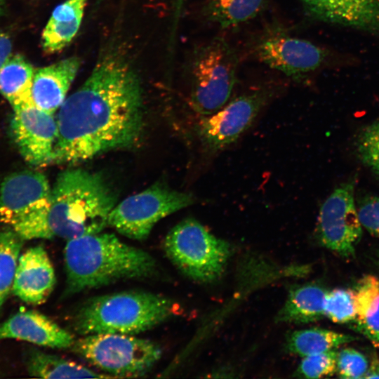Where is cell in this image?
<instances>
[{
  "mask_svg": "<svg viewBox=\"0 0 379 379\" xmlns=\"http://www.w3.org/2000/svg\"><path fill=\"white\" fill-rule=\"evenodd\" d=\"M142 119L138 75L121 55L107 53L59 108L52 161L77 163L128 147L140 137Z\"/></svg>",
  "mask_w": 379,
  "mask_h": 379,
  "instance_id": "cell-1",
  "label": "cell"
},
{
  "mask_svg": "<svg viewBox=\"0 0 379 379\" xmlns=\"http://www.w3.org/2000/svg\"><path fill=\"white\" fill-rule=\"evenodd\" d=\"M64 258L65 298L122 279L149 278L157 269L154 258L147 252L108 233L67 240Z\"/></svg>",
  "mask_w": 379,
  "mask_h": 379,
  "instance_id": "cell-2",
  "label": "cell"
},
{
  "mask_svg": "<svg viewBox=\"0 0 379 379\" xmlns=\"http://www.w3.org/2000/svg\"><path fill=\"white\" fill-rule=\"evenodd\" d=\"M117 201L101 174L81 168L61 172L51 190L43 239L101 232Z\"/></svg>",
  "mask_w": 379,
  "mask_h": 379,
  "instance_id": "cell-3",
  "label": "cell"
},
{
  "mask_svg": "<svg viewBox=\"0 0 379 379\" xmlns=\"http://www.w3.org/2000/svg\"><path fill=\"white\" fill-rule=\"evenodd\" d=\"M175 303L144 291H124L91 298L75 312L72 328L81 335L96 333L135 335L171 317Z\"/></svg>",
  "mask_w": 379,
  "mask_h": 379,
  "instance_id": "cell-4",
  "label": "cell"
},
{
  "mask_svg": "<svg viewBox=\"0 0 379 379\" xmlns=\"http://www.w3.org/2000/svg\"><path fill=\"white\" fill-rule=\"evenodd\" d=\"M190 65L191 107L201 116L211 115L231 95L236 82L237 55L225 39L215 38L194 51Z\"/></svg>",
  "mask_w": 379,
  "mask_h": 379,
  "instance_id": "cell-5",
  "label": "cell"
},
{
  "mask_svg": "<svg viewBox=\"0 0 379 379\" xmlns=\"http://www.w3.org/2000/svg\"><path fill=\"white\" fill-rule=\"evenodd\" d=\"M164 251L170 260L194 280L210 282L223 273L231 246L194 218H186L167 234Z\"/></svg>",
  "mask_w": 379,
  "mask_h": 379,
  "instance_id": "cell-6",
  "label": "cell"
},
{
  "mask_svg": "<svg viewBox=\"0 0 379 379\" xmlns=\"http://www.w3.org/2000/svg\"><path fill=\"white\" fill-rule=\"evenodd\" d=\"M71 348L112 378L142 376L161 356V350L154 342L121 333L82 335L74 341Z\"/></svg>",
  "mask_w": 379,
  "mask_h": 379,
  "instance_id": "cell-7",
  "label": "cell"
},
{
  "mask_svg": "<svg viewBox=\"0 0 379 379\" xmlns=\"http://www.w3.org/2000/svg\"><path fill=\"white\" fill-rule=\"evenodd\" d=\"M51 187L46 177L32 171L7 176L0 185V220L22 238H27L44 225Z\"/></svg>",
  "mask_w": 379,
  "mask_h": 379,
  "instance_id": "cell-8",
  "label": "cell"
},
{
  "mask_svg": "<svg viewBox=\"0 0 379 379\" xmlns=\"http://www.w3.org/2000/svg\"><path fill=\"white\" fill-rule=\"evenodd\" d=\"M194 201L192 194L158 182L116 205L109 213L108 225L125 237L142 241L159 220Z\"/></svg>",
  "mask_w": 379,
  "mask_h": 379,
  "instance_id": "cell-9",
  "label": "cell"
},
{
  "mask_svg": "<svg viewBox=\"0 0 379 379\" xmlns=\"http://www.w3.org/2000/svg\"><path fill=\"white\" fill-rule=\"evenodd\" d=\"M253 49L260 62L294 79L321 68L331 55L327 49L292 36L279 26L267 28Z\"/></svg>",
  "mask_w": 379,
  "mask_h": 379,
  "instance_id": "cell-10",
  "label": "cell"
},
{
  "mask_svg": "<svg viewBox=\"0 0 379 379\" xmlns=\"http://www.w3.org/2000/svg\"><path fill=\"white\" fill-rule=\"evenodd\" d=\"M270 93L260 88L243 94L215 113L201 116L195 130L204 149L217 152L235 142L253 123Z\"/></svg>",
  "mask_w": 379,
  "mask_h": 379,
  "instance_id": "cell-11",
  "label": "cell"
},
{
  "mask_svg": "<svg viewBox=\"0 0 379 379\" xmlns=\"http://www.w3.org/2000/svg\"><path fill=\"white\" fill-rule=\"evenodd\" d=\"M354 190V182L336 188L321 206L316 227L319 243L343 257L354 255L362 234Z\"/></svg>",
  "mask_w": 379,
  "mask_h": 379,
  "instance_id": "cell-12",
  "label": "cell"
},
{
  "mask_svg": "<svg viewBox=\"0 0 379 379\" xmlns=\"http://www.w3.org/2000/svg\"><path fill=\"white\" fill-rule=\"evenodd\" d=\"M13 110L12 133L23 158L33 165L52 161L58 135L53 114L39 109L34 103Z\"/></svg>",
  "mask_w": 379,
  "mask_h": 379,
  "instance_id": "cell-13",
  "label": "cell"
},
{
  "mask_svg": "<svg viewBox=\"0 0 379 379\" xmlns=\"http://www.w3.org/2000/svg\"><path fill=\"white\" fill-rule=\"evenodd\" d=\"M305 14L379 38V0H300Z\"/></svg>",
  "mask_w": 379,
  "mask_h": 379,
  "instance_id": "cell-14",
  "label": "cell"
},
{
  "mask_svg": "<svg viewBox=\"0 0 379 379\" xmlns=\"http://www.w3.org/2000/svg\"><path fill=\"white\" fill-rule=\"evenodd\" d=\"M56 283L52 262L41 246L28 248L18 259L12 291L22 301L44 303Z\"/></svg>",
  "mask_w": 379,
  "mask_h": 379,
  "instance_id": "cell-15",
  "label": "cell"
},
{
  "mask_svg": "<svg viewBox=\"0 0 379 379\" xmlns=\"http://www.w3.org/2000/svg\"><path fill=\"white\" fill-rule=\"evenodd\" d=\"M8 338L57 349L71 348L75 341L69 331L34 310L20 311L0 325V340Z\"/></svg>",
  "mask_w": 379,
  "mask_h": 379,
  "instance_id": "cell-16",
  "label": "cell"
},
{
  "mask_svg": "<svg viewBox=\"0 0 379 379\" xmlns=\"http://www.w3.org/2000/svg\"><path fill=\"white\" fill-rule=\"evenodd\" d=\"M79 66V59L72 57L36 70L31 89L34 104L42 110L54 114L65 102Z\"/></svg>",
  "mask_w": 379,
  "mask_h": 379,
  "instance_id": "cell-17",
  "label": "cell"
},
{
  "mask_svg": "<svg viewBox=\"0 0 379 379\" xmlns=\"http://www.w3.org/2000/svg\"><path fill=\"white\" fill-rule=\"evenodd\" d=\"M328 291L315 284L292 287L287 299L276 317L277 322L308 323L319 320L324 314Z\"/></svg>",
  "mask_w": 379,
  "mask_h": 379,
  "instance_id": "cell-18",
  "label": "cell"
},
{
  "mask_svg": "<svg viewBox=\"0 0 379 379\" xmlns=\"http://www.w3.org/2000/svg\"><path fill=\"white\" fill-rule=\"evenodd\" d=\"M86 1L67 0L55 8L42 34L45 51H59L72 41L80 27Z\"/></svg>",
  "mask_w": 379,
  "mask_h": 379,
  "instance_id": "cell-19",
  "label": "cell"
},
{
  "mask_svg": "<svg viewBox=\"0 0 379 379\" xmlns=\"http://www.w3.org/2000/svg\"><path fill=\"white\" fill-rule=\"evenodd\" d=\"M35 71L20 55H11L0 69V93L13 109L34 103L31 89Z\"/></svg>",
  "mask_w": 379,
  "mask_h": 379,
  "instance_id": "cell-20",
  "label": "cell"
},
{
  "mask_svg": "<svg viewBox=\"0 0 379 379\" xmlns=\"http://www.w3.org/2000/svg\"><path fill=\"white\" fill-rule=\"evenodd\" d=\"M357 326L374 345L379 346V279L367 275L354 291Z\"/></svg>",
  "mask_w": 379,
  "mask_h": 379,
  "instance_id": "cell-21",
  "label": "cell"
},
{
  "mask_svg": "<svg viewBox=\"0 0 379 379\" xmlns=\"http://www.w3.org/2000/svg\"><path fill=\"white\" fill-rule=\"evenodd\" d=\"M29 373L43 378H112L62 357L31 350L27 360Z\"/></svg>",
  "mask_w": 379,
  "mask_h": 379,
  "instance_id": "cell-22",
  "label": "cell"
},
{
  "mask_svg": "<svg viewBox=\"0 0 379 379\" xmlns=\"http://www.w3.org/2000/svg\"><path fill=\"white\" fill-rule=\"evenodd\" d=\"M268 0H206L203 15L221 28L237 26L260 14Z\"/></svg>",
  "mask_w": 379,
  "mask_h": 379,
  "instance_id": "cell-23",
  "label": "cell"
},
{
  "mask_svg": "<svg viewBox=\"0 0 379 379\" xmlns=\"http://www.w3.org/2000/svg\"><path fill=\"white\" fill-rule=\"evenodd\" d=\"M355 340L347 334L313 328L293 331L287 338L286 347L291 353L307 357L335 350Z\"/></svg>",
  "mask_w": 379,
  "mask_h": 379,
  "instance_id": "cell-24",
  "label": "cell"
},
{
  "mask_svg": "<svg viewBox=\"0 0 379 379\" xmlns=\"http://www.w3.org/2000/svg\"><path fill=\"white\" fill-rule=\"evenodd\" d=\"M22 239L13 230L0 232V310L13 287Z\"/></svg>",
  "mask_w": 379,
  "mask_h": 379,
  "instance_id": "cell-25",
  "label": "cell"
},
{
  "mask_svg": "<svg viewBox=\"0 0 379 379\" xmlns=\"http://www.w3.org/2000/svg\"><path fill=\"white\" fill-rule=\"evenodd\" d=\"M324 314L335 323L343 324L356 318L354 291L336 288L328 291L325 300Z\"/></svg>",
  "mask_w": 379,
  "mask_h": 379,
  "instance_id": "cell-26",
  "label": "cell"
},
{
  "mask_svg": "<svg viewBox=\"0 0 379 379\" xmlns=\"http://www.w3.org/2000/svg\"><path fill=\"white\" fill-rule=\"evenodd\" d=\"M335 350L304 357L295 373L306 378H321L336 373Z\"/></svg>",
  "mask_w": 379,
  "mask_h": 379,
  "instance_id": "cell-27",
  "label": "cell"
},
{
  "mask_svg": "<svg viewBox=\"0 0 379 379\" xmlns=\"http://www.w3.org/2000/svg\"><path fill=\"white\" fill-rule=\"evenodd\" d=\"M357 150L361 161L379 175V120L370 124L359 134Z\"/></svg>",
  "mask_w": 379,
  "mask_h": 379,
  "instance_id": "cell-28",
  "label": "cell"
},
{
  "mask_svg": "<svg viewBox=\"0 0 379 379\" xmlns=\"http://www.w3.org/2000/svg\"><path fill=\"white\" fill-rule=\"evenodd\" d=\"M368 368L366 358L353 348L337 352L336 373L343 378H364Z\"/></svg>",
  "mask_w": 379,
  "mask_h": 379,
  "instance_id": "cell-29",
  "label": "cell"
},
{
  "mask_svg": "<svg viewBox=\"0 0 379 379\" xmlns=\"http://www.w3.org/2000/svg\"><path fill=\"white\" fill-rule=\"evenodd\" d=\"M357 211L361 225L372 235L379 238V197L364 199Z\"/></svg>",
  "mask_w": 379,
  "mask_h": 379,
  "instance_id": "cell-30",
  "label": "cell"
},
{
  "mask_svg": "<svg viewBox=\"0 0 379 379\" xmlns=\"http://www.w3.org/2000/svg\"><path fill=\"white\" fill-rule=\"evenodd\" d=\"M12 44L10 37L0 32V69L11 56Z\"/></svg>",
  "mask_w": 379,
  "mask_h": 379,
  "instance_id": "cell-31",
  "label": "cell"
},
{
  "mask_svg": "<svg viewBox=\"0 0 379 379\" xmlns=\"http://www.w3.org/2000/svg\"><path fill=\"white\" fill-rule=\"evenodd\" d=\"M186 1L187 0H173V20L175 25L178 24V22Z\"/></svg>",
  "mask_w": 379,
  "mask_h": 379,
  "instance_id": "cell-32",
  "label": "cell"
},
{
  "mask_svg": "<svg viewBox=\"0 0 379 379\" xmlns=\"http://www.w3.org/2000/svg\"><path fill=\"white\" fill-rule=\"evenodd\" d=\"M379 378V359L373 360L364 377V378Z\"/></svg>",
  "mask_w": 379,
  "mask_h": 379,
  "instance_id": "cell-33",
  "label": "cell"
},
{
  "mask_svg": "<svg viewBox=\"0 0 379 379\" xmlns=\"http://www.w3.org/2000/svg\"><path fill=\"white\" fill-rule=\"evenodd\" d=\"M5 5V0H0V15L3 13L4 8Z\"/></svg>",
  "mask_w": 379,
  "mask_h": 379,
  "instance_id": "cell-34",
  "label": "cell"
}]
</instances>
